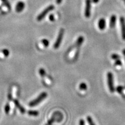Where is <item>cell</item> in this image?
Returning a JSON list of instances; mask_svg holds the SVG:
<instances>
[{
    "mask_svg": "<svg viewBox=\"0 0 125 125\" xmlns=\"http://www.w3.org/2000/svg\"><path fill=\"white\" fill-rule=\"evenodd\" d=\"M116 16L115 15H112L110 18V20H109V26L110 27L114 28L116 24Z\"/></svg>",
    "mask_w": 125,
    "mask_h": 125,
    "instance_id": "obj_9",
    "label": "cell"
},
{
    "mask_svg": "<svg viewBox=\"0 0 125 125\" xmlns=\"http://www.w3.org/2000/svg\"><path fill=\"white\" fill-rule=\"evenodd\" d=\"M56 3H57V4H60L62 3V0H56Z\"/></svg>",
    "mask_w": 125,
    "mask_h": 125,
    "instance_id": "obj_26",
    "label": "cell"
},
{
    "mask_svg": "<svg viewBox=\"0 0 125 125\" xmlns=\"http://www.w3.org/2000/svg\"><path fill=\"white\" fill-rule=\"evenodd\" d=\"M9 111H10V105L8 103V104H6V105L5 106V113L8 114L9 113Z\"/></svg>",
    "mask_w": 125,
    "mask_h": 125,
    "instance_id": "obj_16",
    "label": "cell"
},
{
    "mask_svg": "<svg viewBox=\"0 0 125 125\" xmlns=\"http://www.w3.org/2000/svg\"><path fill=\"white\" fill-rule=\"evenodd\" d=\"M111 58L112 59H113V60H118V59H119L121 58V56H120L119 54H112L111 55Z\"/></svg>",
    "mask_w": 125,
    "mask_h": 125,
    "instance_id": "obj_15",
    "label": "cell"
},
{
    "mask_svg": "<svg viewBox=\"0 0 125 125\" xmlns=\"http://www.w3.org/2000/svg\"><path fill=\"white\" fill-rule=\"evenodd\" d=\"M98 28H99L100 30H103L105 29V26H106V22L104 18L100 19L99 20L98 22Z\"/></svg>",
    "mask_w": 125,
    "mask_h": 125,
    "instance_id": "obj_8",
    "label": "cell"
},
{
    "mask_svg": "<svg viewBox=\"0 0 125 125\" xmlns=\"http://www.w3.org/2000/svg\"><path fill=\"white\" fill-rule=\"evenodd\" d=\"M54 118H52V119H50L49 121L48 122V123H47L45 125H52V123L54 122Z\"/></svg>",
    "mask_w": 125,
    "mask_h": 125,
    "instance_id": "obj_23",
    "label": "cell"
},
{
    "mask_svg": "<svg viewBox=\"0 0 125 125\" xmlns=\"http://www.w3.org/2000/svg\"><path fill=\"white\" fill-rule=\"evenodd\" d=\"M84 41V37L82 36H79L78 37L77 40H76L75 44V46H76V48H79L81 46V45L82 44L83 42Z\"/></svg>",
    "mask_w": 125,
    "mask_h": 125,
    "instance_id": "obj_10",
    "label": "cell"
},
{
    "mask_svg": "<svg viewBox=\"0 0 125 125\" xmlns=\"http://www.w3.org/2000/svg\"><path fill=\"white\" fill-rule=\"evenodd\" d=\"M42 43H43V45H44L45 47H48L49 46V41L46 40V39H43V40H42Z\"/></svg>",
    "mask_w": 125,
    "mask_h": 125,
    "instance_id": "obj_17",
    "label": "cell"
},
{
    "mask_svg": "<svg viewBox=\"0 0 125 125\" xmlns=\"http://www.w3.org/2000/svg\"><path fill=\"white\" fill-rule=\"evenodd\" d=\"M107 83L109 91L113 93L115 92V87L114 85V76L112 73L109 72L107 74Z\"/></svg>",
    "mask_w": 125,
    "mask_h": 125,
    "instance_id": "obj_2",
    "label": "cell"
},
{
    "mask_svg": "<svg viewBox=\"0 0 125 125\" xmlns=\"http://www.w3.org/2000/svg\"><path fill=\"white\" fill-rule=\"evenodd\" d=\"M122 1H123V2H125V0H122Z\"/></svg>",
    "mask_w": 125,
    "mask_h": 125,
    "instance_id": "obj_29",
    "label": "cell"
},
{
    "mask_svg": "<svg viewBox=\"0 0 125 125\" xmlns=\"http://www.w3.org/2000/svg\"><path fill=\"white\" fill-rule=\"evenodd\" d=\"M79 89L81 90H83V91H85V90H86L87 89V86L86 84L84 82H82L79 86Z\"/></svg>",
    "mask_w": 125,
    "mask_h": 125,
    "instance_id": "obj_13",
    "label": "cell"
},
{
    "mask_svg": "<svg viewBox=\"0 0 125 125\" xmlns=\"http://www.w3.org/2000/svg\"><path fill=\"white\" fill-rule=\"evenodd\" d=\"M123 55H124L125 59V49H124L123 50Z\"/></svg>",
    "mask_w": 125,
    "mask_h": 125,
    "instance_id": "obj_28",
    "label": "cell"
},
{
    "mask_svg": "<svg viewBox=\"0 0 125 125\" xmlns=\"http://www.w3.org/2000/svg\"><path fill=\"white\" fill-rule=\"evenodd\" d=\"M86 119H87V123H89V125H96V124H95L94 122L93 119H92L90 116H87Z\"/></svg>",
    "mask_w": 125,
    "mask_h": 125,
    "instance_id": "obj_14",
    "label": "cell"
},
{
    "mask_svg": "<svg viewBox=\"0 0 125 125\" xmlns=\"http://www.w3.org/2000/svg\"><path fill=\"white\" fill-rule=\"evenodd\" d=\"M79 125H85V122L83 119H81L80 121H79Z\"/></svg>",
    "mask_w": 125,
    "mask_h": 125,
    "instance_id": "obj_25",
    "label": "cell"
},
{
    "mask_svg": "<svg viewBox=\"0 0 125 125\" xmlns=\"http://www.w3.org/2000/svg\"><path fill=\"white\" fill-rule=\"evenodd\" d=\"M54 9V7L53 5H51L48 6V7L46 8L44 10H43L42 12L41 13L40 15H39L37 18V20L38 21H41L43 19V18H45V16H46L47 14L49 13V12L52 11Z\"/></svg>",
    "mask_w": 125,
    "mask_h": 125,
    "instance_id": "obj_3",
    "label": "cell"
},
{
    "mask_svg": "<svg viewBox=\"0 0 125 125\" xmlns=\"http://www.w3.org/2000/svg\"><path fill=\"white\" fill-rule=\"evenodd\" d=\"M39 73H40V75L42 77H44V76L46 75V73H45V70L43 69V68H40V71H39Z\"/></svg>",
    "mask_w": 125,
    "mask_h": 125,
    "instance_id": "obj_19",
    "label": "cell"
},
{
    "mask_svg": "<svg viewBox=\"0 0 125 125\" xmlns=\"http://www.w3.org/2000/svg\"><path fill=\"white\" fill-rule=\"evenodd\" d=\"M49 18L50 21H54V16L53 15H52V14H51V15L49 16Z\"/></svg>",
    "mask_w": 125,
    "mask_h": 125,
    "instance_id": "obj_24",
    "label": "cell"
},
{
    "mask_svg": "<svg viewBox=\"0 0 125 125\" xmlns=\"http://www.w3.org/2000/svg\"><path fill=\"white\" fill-rule=\"evenodd\" d=\"M2 53L4 54V56L8 57L9 54V52L8 49H3L2 51Z\"/></svg>",
    "mask_w": 125,
    "mask_h": 125,
    "instance_id": "obj_20",
    "label": "cell"
},
{
    "mask_svg": "<svg viewBox=\"0 0 125 125\" xmlns=\"http://www.w3.org/2000/svg\"><path fill=\"white\" fill-rule=\"evenodd\" d=\"M28 114L30 116H37L39 115V112L37 111H32L30 110L28 111Z\"/></svg>",
    "mask_w": 125,
    "mask_h": 125,
    "instance_id": "obj_12",
    "label": "cell"
},
{
    "mask_svg": "<svg viewBox=\"0 0 125 125\" xmlns=\"http://www.w3.org/2000/svg\"><path fill=\"white\" fill-rule=\"evenodd\" d=\"M47 96H48V94H47L46 92H42V93H41L40 95H39L38 97L37 98H35L34 100L31 101V102L29 103V105L30 106V107H34V106L38 105V104H40L42 101H43V100Z\"/></svg>",
    "mask_w": 125,
    "mask_h": 125,
    "instance_id": "obj_1",
    "label": "cell"
},
{
    "mask_svg": "<svg viewBox=\"0 0 125 125\" xmlns=\"http://www.w3.org/2000/svg\"><path fill=\"white\" fill-rule=\"evenodd\" d=\"M123 87L122 86H118L116 87V91L118 92L119 93H122V92L123 91Z\"/></svg>",
    "mask_w": 125,
    "mask_h": 125,
    "instance_id": "obj_22",
    "label": "cell"
},
{
    "mask_svg": "<svg viewBox=\"0 0 125 125\" xmlns=\"http://www.w3.org/2000/svg\"><path fill=\"white\" fill-rule=\"evenodd\" d=\"M92 2L94 3H97L99 2V0H92Z\"/></svg>",
    "mask_w": 125,
    "mask_h": 125,
    "instance_id": "obj_27",
    "label": "cell"
},
{
    "mask_svg": "<svg viewBox=\"0 0 125 125\" xmlns=\"http://www.w3.org/2000/svg\"><path fill=\"white\" fill-rule=\"evenodd\" d=\"M25 7V4L22 1H19V2L17 3L16 5V11L18 13L19 12H21L23 11V9H24Z\"/></svg>",
    "mask_w": 125,
    "mask_h": 125,
    "instance_id": "obj_7",
    "label": "cell"
},
{
    "mask_svg": "<svg viewBox=\"0 0 125 125\" xmlns=\"http://www.w3.org/2000/svg\"><path fill=\"white\" fill-rule=\"evenodd\" d=\"M14 103H15V105L16 106V107L18 108L19 109V111L21 114H24L25 113V112H26V111H25V109L22 107V106L20 105L19 102L18 100H14Z\"/></svg>",
    "mask_w": 125,
    "mask_h": 125,
    "instance_id": "obj_11",
    "label": "cell"
},
{
    "mask_svg": "<svg viewBox=\"0 0 125 125\" xmlns=\"http://www.w3.org/2000/svg\"><path fill=\"white\" fill-rule=\"evenodd\" d=\"M64 33V30L63 29H61L59 31V33L57 37V40H56L55 43L54 44V49H58L59 46H60L61 43H62V38H63Z\"/></svg>",
    "mask_w": 125,
    "mask_h": 125,
    "instance_id": "obj_4",
    "label": "cell"
},
{
    "mask_svg": "<svg viewBox=\"0 0 125 125\" xmlns=\"http://www.w3.org/2000/svg\"><path fill=\"white\" fill-rule=\"evenodd\" d=\"M91 0H86V7L85 10V16L86 18H89L90 16L91 10Z\"/></svg>",
    "mask_w": 125,
    "mask_h": 125,
    "instance_id": "obj_5",
    "label": "cell"
},
{
    "mask_svg": "<svg viewBox=\"0 0 125 125\" xmlns=\"http://www.w3.org/2000/svg\"><path fill=\"white\" fill-rule=\"evenodd\" d=\"M115 65H116V66H122V62L121 60H120L119 59H118V60H115Z\"/></svg>",
    "mask_w": 125,
    "mask_h": 125,
    "instance_id": "obj_21",
    "label": "cell"
},
{
    "mask_svg": "<svg viewBox=\"0 0 125 125\" xmlns=\"http://www.w3.org/2000/svg\"><path fill=\"white\" fill-rule=\"evenodd\" d=\"M2 1V2L4 3L5 4V5L6 6V7L10 9V3L8 2V0H1Z\"/></svg>",
    "mask_w": 125,
    "mask_h": 125,
    "instance_id": "obj_18",
    "label": "cell"
},
{
    "mask_svg": "<svg viewBox=\"0 0 125 125\" xmlns=\"http://www.w3.org/2000/svg\"><path fill=\"white\" fill-rule=\"evenodd\" d=\"M120 23L121 26L122 37L123 40L125 41V19L122 16L120 18Z\"/></svg>",
    "mask_w": 125,
    "mask_h": 125,
    "instance_id": "obj_6",
    "label": "cell"
}]
</instances>
